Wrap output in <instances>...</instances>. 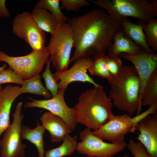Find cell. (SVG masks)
<instances>
[{"label": "cell", "mask_w": 157, "mask_h": 157, "mask_svg": "<svg viewBox=\"0 0 157 157\" xmlns=\"http://www.w3.org/2000/svg\"><path fill=\"white\" fill-rule=\"evenodd\" d=\"M67 23L72 31L75 48L70 63L84 57L93 59L105 54L112 45L113 36L120 26L118 19L102 8L71 17Z\"/></svg>", "instance_id": "1"}, {"label": "cell", "mask_w": 157, "mask_h": 157, "mask_svg": "<svg viewBox=\"0 0 157 157\" xmlns=\"http://www.w3.org/2000/svg\"><path fill=\"white\" fill-rule=\"evenodd\" d=\"M111 100L103 90L94 88L88 89L79 96L74 107L77 124L96 130L113 115Z\"/></svg>", "instance_id": "2"}, {"label": "cell", "mask_w": 157, "mask_h": 157, "mask_svg": "<svg viewBox=\"0 0 157 157\" xmlns=\"http://www.w3.org/2000/svg\"><path fill=\"white\" fill-rule=\"evenodd\" d=\"M110 86L108 97L118 109L132 116L140 114L142 104L140 100V81L134 66H123L119 73L108 81Z\"/></svg>", "instance_id": "3"}, {"label": "cell", "mask_w": 157, "mask_h": 157, "mask_svg": "<svg viewBox=\"0 0 157 157\" xmlns=\"http://www.w3.org/2000/svg\"><path fill=\"white\" fill-rule=\"evenodd\" d=\"M96 6L106 10L118 19L131 17L147 23L157 17V0H90Z\"/></svg>", "instance_id": "4"}, {"label": "cell", "mask_w": 157, "mask_h": 157, "mask_svg": "<svg viewBox=\"0 0 157 157\" xmlns=\"http://www.w3.org/2000/svg\"><path fill=\"white\" fill-rule=\"evenodd\" d=\"M157 105H154L134 117L126 114L113 115L100 127L92 131V133L103 140L112 142L124 140L127 133L135 132L137 124L140 120L148 115L157 113Z\"/></svg>", "instance_id": "5"}, {"label": "cell", "mask_w": 157, "mask_h": 157, "mask_svg": "<svg viewBox=\"0 0 157 157\" xmlns=\"http://www.w3.org/2000/svg\"><path fill=\"white\" fill-rule=\"evenodd\" d=\"M51 35L50 42L47 47L50 56L49 59L56 72L65 71L68 69L74 43L69 26L67 22L59 24Z\"/></svg>", "instance_id": "6"}, {"label": "cell", "mask_w": 157, "mask_h": 157, "mask_svg": "<svg viewBox=\"0 0 157 157\" xmlns=\"http://www.w3.org/2000/svg\"><path fill=\"white\" fill-rule=\"evenodd\" d=\"M49 56L47 47L40 50H32L30 53L21 56H10L0 51L1 61L5 62L9 68L24 80L39 74L49 60Z\"/></svg>", "instance_id": "7"}, {"label": "cell", "mask_w": 157, "mask_h": 157, "mask_svg": "<svg viewBox=\"0 0 157 157\" xmlns=\"http://www.w3.org/2000/svg\"><path fill=\"white\" fill-rule=\"evenodd\" d=\"M23 102L17 104L13 114L12 123L4 132L0 140L1 157H25L27 146L21 137L22 122L24 115L21 114Z\"/></svg>", "instance_id": "8"}, {"label": "cell", "mask_w": 157, "mask_h": 157, "mask_svg": "<svg viewBox=\"0 0 157 157\" xmlns=\"http://www.w3.org/2000/svg\"><path fill=\"white\" fill-rule=\"evenodd\" d=\"M91 130L86 128L80 133L81 142L78 144L76 150L78 153L87 157H113L127 147L124 140L115 142H105L93 134Z\"/></svg>", "instance_id": "9"}, {"label": "cell", "mask_w": 157, "mask_h": 157, "mask_svg": "<svg viewBox=\"0 0 157 157\" xmlns=\"http://www.w3.org/2000/svg\"><path fill=\"white\" fill-rule=\"evenodd\" d=\"M12 32L23 39L32 50L47 47L45 32L38 27L30 12H24L15 16L12 22Z\"/></svg>", "instance_id": "10"}, {"label": "cell", "mask_w": 157, "mask_h": 157, "mask_svg": "<svg viewBox=\"0 0 157 157\" xmlns=\"http://www.w3.org/2000/svg\"><path fill=\"white\" fill-rule=\"evenodd\" d=\"M65 90L59 89L57 95L49 99L39 100L29 97L31 101L26 102L24 107H37L47 110L61 117L72 130H74L77 124L75 119V110L74 107L70 108L66 104L64 99Z\"/></svg>", "instance_id": "11"}, {"label": "cell", "mask_w": 157, "mask_h": 157, "mask_svg": "<svg viewBox=\"0 0 157 157\" xmlns=\"http://www.w3.org/2000/svg\"><path fill=\"white\" fill-rule=\"evenodd\" d=\"M93 59L90 58H82L75 61L69 69L62 72H56L53 74L55 80L57 81H59L58 83L59 89L66 90L71 82L81 81L88 82L93 84L94 88L103 90L104 87L96 83L87 73Z\"/></svg>", "instance_id": "12"}, {"label": "cell", "mask_w": 157, "mask_h": 157, "mask_svg": "<svg viewBox=\"0 0 157 157\" xmlns=\"http://www.w3.org/2000/svg\"><path fill=\"white\" fill-rule=\"evenodd\" d=\"M119 57L131 62L137 72L140 81V100L142 104V97L147 83L157 69V54L148 53L144 50L134 55L121 53Z\"/></svg>", "instance_id": "13"}, {"label": "cell", "mask_w": 157, "mask_h": 157, "mask_svg": "<svg viewBox=\"0 0 157 157\" xmlns=\"http://www.w3.org/2000/svg\"><path fill=\"white\" fill-rule=\"evenodd\" d=\"M140 133L137 138L151 157H157V114L149 115L136 125Z\"/></svg>", "instance_id": "14"}, {"label": "cell", "mask_w": 157, "mask_h": 157, "mask_svg": "<svg viewBox=\"0 0 157 157\" xmlns=\"http://www.w3.org/2000/svg\"><path fill=\"white\" fill-rule=\"evenodd\" d=\"M18 85H6L0 91V136L10 125V115L12 104L22 94Z\"/></svg>", "instance_id": "15"}, {"label": "cell", "mask_w": 157, "mask_h": 157, "mask_svg": "<svg viewBox=\"0 0 157 157\" xmlns=\"http://www.w3.org/2000/svg\"><path fill=\"white\" fill-rule=\"evenodd\" d=\"M113 43L108 51V57H119L121 53L134 55L145 50L127 37L119 26L113 35Z\"/></svg>", "instance_id": "16"}, {"label": "cell", "mask_w": 157, "mask_h": 157, "mask_svg": "<svg viewBox=\"0 0 157 157\" xmlns=\"http://www.w3.org/2000/svg\"><path fill=\"white\" fill-rule=\"evenodd\" d=\"M40 120L42 125L49 132L51 142H60L72 131L61 117L49 111L43 113Z\"/></svg>", "instance_id": "17"}, {"label": "cell", "mask_w": 157, "mask_h": 157, "mask_svg": "<svg viewBox=\"0 0 157 157\" xmlns=\"http://www.w3.org/2000/svg\"><path fill=\"white\" fill-rule=\"evenodd\" d=\"M120 25L126 35L137 45L142 47L147 53H155L149 46L146 40L143 31L145 22L139 20L136 23H132L128 17H123L119 19Z\"/></svg>", "instance_id": "18"}, {"label": "cell", "mask_w": 157, "mask_h": 157, "mask_svg": "<svg viewBox=\"0 0 157 157\" xmlns=\"http://www.w3.org/2000/svg\"><path fill=\"white\" fill-rule=\"evenodd\" d=\"M45 130L38 121L37 126L33 129H31L28 126L22 125V139L28 140L35 145L38 152V157H45L43 136Z\"/></svg>", "instance_id": "19"}, {"label": "cell", "mask_w": 157, "mask_h": 157, "mask_svg": "<svg viewBox=\"0 0 157 157\" xmlns=\"http://www.w3.org/2000/svg\"><path fill=\"white\" fill-rule=\"evenodd\" d=\"M31 14L37 24L44 32L49 33L51 35L56 30L59 24L54 16L48 10L35 8Z\"/></svg>", "instance_id": "20"}, {"label": "cell", "mask_w": 157, "mask_h": 157, "mask_svg": "<svg viewBox=\"0 0 157 157\" xmlns=\"http://www.w3.org/2000/svg\"><path fill=\"white\" fill-rule=\"evenodd\" d=\"M77 136L67 135L63 139V143L58 147L45 151V157H63L72 155L77 149Z\"/></svg>", "instance_id": "21"}, {"label": "cell", "mask_w": 157, "mask_h": 157, "mask_svg": "<svg viewBox=\"0 0 157 157\" xmlns=\"http://www.w3.org/2000/svg\"><path fill=\"white\" fill-rule=\"evenodd\" d=\"M40 77L39 74H38L30 79L24 80L20 88L22 94H34L42 95L46 99H50L51 94L42 84Z\"/></svg>", "instance_id": "22"}, {"label": "cell", "mask_w": 157, "mask_h": 157, "mask_svg": "<svg viewBox=\"0 0 157 157\" xmlns=\"http://www.w3.org/2000/svg\"><path fill=\"white\" fill-rule=\"evenodd\" d=\"M157 105V69L152 74L145 88L142 99V106L149 107Z\"/></svg>", "instance_id": "23"}, {"label": "cell", "mask_w": 157, "mask_h": 157, "mask_svg": "<svg viewBox=\"0 0 157 157\" xmlns=\"http://www.w3.org/2000/svg\"><path fill=\"white\" fill-rule=\"evenodd\" d=\"M59 0H40L35 5V8L46 9L54 16L59 24L67 23L69 18L62 12Z\"/></svg>", "instance_id": "24"}, {"label": "cell", "mask_w": 157, "mask_h": 157, "mask_svg": "<svg viewBox=\"0 0 157 157\" xmlns=\"http://www.w3.org/2000/svg\"><path fill=\"white\" fill-rule=\"evenodd\" d=\"M106 56L103 54L94 58L91 66L88 70L92 75L101 77L109 81L113 78V76L107 66Z\"/></svg>", "instance_id": "25"}, {"label": "cell", "mask_w": 157, "mask_h": 157, "mask_svg": "<svg viewBox=\"0 0 157 157\" xmlns=\"http://www.w3.org/2000/svg\"><path fill=\"white\" fill-rule=\"evenodd\" d=\"M143 31L147 42L154 51H157V20L154 19L145 24Z\"/></svg>", "instance_id": "26"}, {"label": "cell", "mask_w": 157, "mask_h": 157, "mask_svg": "<svg viewBox=\"0 0 157 157\" xmlns=\"http://www.w3.org/2000/svg\"><path fill=\"white\" fill-rule=\"evenodd\" d=\"M51 63L49 59L46 63L45 69L42 76L44 80L46 88L51 93V96L53 97L57 95L59 88L57 81L50 71Z\"/></svg>", "instance_id": "27"}, {"label": "cell", "mask_w": 157, "mask_h": 157, "mask_svg": "<svg viewBox=\"0 0 157 157\" xmlns=\"http://www.w3.org/2000/svg\"><path fill=\"white\" fill-rule=\"evenodd\" d=\"M24 79L10 68L0 72V85L6 83L22 85Z\"/></svg>", "instance_id": "28"}, {"label": "cell", "mask_w": 157, "mask_h": 157, "mask_svg": "<svg viewBox=\"0 0 157 157\" xmlns=\"http://www.w3.org/2000/svg\"><path fill=\"white\" fill-rule=\"evenodd\" d=\"M61 8H64L67 11L78 12L82 7H87L90 3L86 0H61Z\"/></svg>", "instance_id": "29"}, {"label": "cell", "mask_w": 157, "mask_h": 157, "mask_svg": "<svg viewBox=\"0 0 157 157\" xmlns=\"http://www.w3.org/2000/svg\"><path fill=\"white\" fill-rule=\"evenodd\" d=\"M126 147L133 157H151L144 147L140 142L130 139L127 144Z\"/></svg>", "instance_id": "30"}, {"label": "cell", "mask_w": 157, "mask_h": 157, "mask_svg": "<svg viewBox=\"0 0 157 157\" xmlns=\"http://www.w3.org/2000/svg\"><path fill=\"white\" fill-rule=\"evenodd\" d=\"M106 60L110 73L113 76H117L120 72L123 67L121 60L119 57H109L107 56Z\"/></svg>", "instance_id": "31"}, {"label": "cell", "mask_w": 157, "mask_h": 157, "mask_svg": "<svg viewBox=\"0 0 157 157\" xmlns=\"http://www.w3.org/2000/svg\"><path fill=\"white\" fill-rule=\"evenodd\" d=\"M6 1L0 0V18H5L9 17L10 13L6 5Z\"/></svg>", "instance_id": "32"}, {"label": "cell", "mask_w": 157, "mask_h": 157, "mask_svg": "<svg viewBox=\"0 0 157 157\" xmlns=\"http://www.w3.org/2000/svg\"><path fill=\"white\" fill-rule=\"evenodd\" d=\"M0 61H1L0 59ZM7 66V65L5 63L3 66L0 67V72L2 71V70L5 69V68H6Z\"/></svg>", "instance_id": "33"}, {"label": "cell", "mask_w": 157, "mask_h": 157, "mask_svg": "<svg viewBox=\"0 0 157 157\" xmlns=\"http://www.w3.org/2000/svg\"><path fill=\"white\" fill-rule=\"evenodd\" d=\"M130 157L127 154H125L124 155H122L121 156H119V157Z\"/></svg>", "instance_id": "34"}, {"label": "cell", "mask_w": 157, "mask_h": 157, "mask_svg": "<svg viewBox=\"0 0 157 157\" xmlns=\"http://www.w3.org/2000/svg\"><path fill=\"white\" fill-rule=\"evenodd\" d=\"M3 88L2 85H0V91Z\"/></svg>", "instance_id": "35"}, {"label": "cell", "mask_w": 157, "mask_h": 157, "mask_svg": "<svg viewBox=\"0 0 157 157\" xmlns=\"http://www.w3.org/2000/svg\"><path fill=\"white\" fill-rule=\"evenodd\" d=\"M1 47H0V49H1Z\"/></svg>", "instance_id": "36"}]
</instances>
